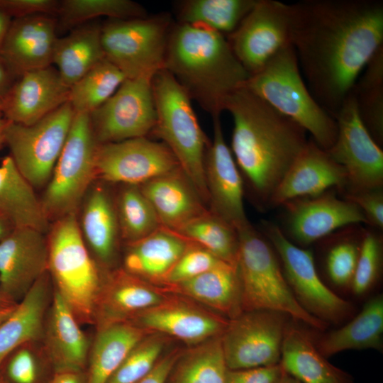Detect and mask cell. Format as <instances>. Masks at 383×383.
<instances>
[{
	"mask_svg": "<svg viewBox=\"0 0 383 383\" xmlns=\"http://www.w3.org/2000/svg\"><path fill=\"white\" fill-rule=\"evenodd\" d=\"M172 24L169 15L109 19L101 28L105 58L126 77H153L164 69Z\"/></svg>",
	"mask_w": 383,
	"mask_h": 383,
	"instance_id": "cell-9",
	"label": "cell"
},
{
	"mask_svg": "<svg viewBox=\"0 0 383 383\" xmlns=\"http://www.w3.org/2000/svg\"><path fill=\"white\" fill-rule=\"evenodd\" d=\"M14 228L11 223L0 214V242L8 236Z\"/></svg>",
	"mask_w": 383,
	"mask_h": 383,
	"instance_id": "cell-55",
	"label": "cell"
},
{
	"mask_svg": "<svg viewBox=\"0 0 383 383\" xmlns=\"http://www.w3.org/2000/svg\"><path fill=\"white\" fill-rule=\"evenodd\" d=\"M114 199L121 239L126 243L140 240L161 227L151 204L139 185L121 184Z\"/></svg>",
	"mask_w": 383,
	"mask_h": 383,
	"instance_id": "cell-40",
	"label": "cell"
},
{
	"mask_svg": "<svg viewBox=\"0 0 383 383\" xmlns=\"http://www.w3.org/2000/svg\"><path fill=\"white\" fill-rule=\"evenodd\" d=\"M257 0H187L179 4L178 23L200 25L226 37L232 34Z\"/></svg>",
	"mask_w": 383,
	"mask_h": 383,
	"instance_id": "cell-38",
	"label": "cell"
},
{
	"mask_svg": "<svg viewBox=\"0 0 383 383\" xmlns=\"http://www.w3.org/2000/svg\"><path fill=\"white\" fill-rule=\"evenodd\" d=\"M2 364H5L6 377L4 379L8 383H38L43 367L51 366L41 340L20 345Z\"/></svg>",
	"mask_w": 383,
	"mask_h": 383,
	"instance_id": "cell-44",
	"label": "cell"
},
{
	"mask_svg": "<svg viewBox=\"0 0 383 383\" xmlns=\"http://www.w3.org/2000/svg\"><path fill=\"white\" fill-rule=\"evenodd\" d=\"M18 77L0 57V102H3Z\"/></svg>",
	"mask_w": 383,
	"mask_h": 383,
	"instance_id": "cell-52",
	"label": "cell"
},
{
	"mask_svg": "<svg viewBox=\"0 0 383 383\" xmlns=\"http://www.w3.org/2000/svg\"><path fill=\"white\" fill-rule=\"evenodd\" d=\"M220 116L211 117L213 140L204 159L209 209L239 230L250 223L244 209L242 175L225 141Z\"/></svg>",
	"mask_w": 383,
	"mask_h": 383,
	"instance_id": "cell-17",
	"label": "cell"
},
{
	"mask_svg": "<svg viewBox=\"0 0 383 383\" xmlns=\"http://www.w3.org/2000/svg\"><path fill=\"white\" fill-rule=\"evenodd\" d=\"M70 87L52 65L21 74L2 102L8 121L31 125L68 102Z\"/></svg>",
	"mask_w": 383,
	"mask_h": 383,
	"instance_id": "cell-20",
	"label": "cell"
},
{
	"mask_svg": "<svg viewBox=\"0 0 383 383\" xmlns=\"http://www.w3.org/2000/svg\"><path fill=\"white\" fill-rule=\"evenodd\" d=\"M101 26L87 24L74 28L57 38L52 65L65 84L70 88L86 73L105 59L101 40Z\"/></svg>",
	"mask_w": 383,
	"mask_h": 383,
	"instance_id": "cell-33",
	"label": "cell"
},
{
	"mask_svg": "<svg viewBox=\"0 0 383 383\" xmlns=\"http://www.w3.org/2000/svg\"><path fill=\"white\" fill-rule=\"evenodd\" d=\"M163 292L122 267L106 271L96 301L94 325L98 330L130 321L165 301L167 298Z\"/></svg>",
	"mask_w": 383,
	"mask_h": 383,
	"instance_id": "cell-21",
	"label": "cell"
},
{
	"mask_svg": "<svg viewBox=\"0 0 383 383\" xmlns=\"http://www.w3.org/2000/svg\"><path fill=\"white\" fill-rule=\"evenodd\" d=\"M87 374L84 372H55L48 383H86Z\"/></svg>",
	"mask_w": 383,
	"mask_h": 383,
	"instance_id": "cell-53",
	"label": "cell"
},
{
	"mask_svg": "<svg viewBox=\"0 0 383 383\" xmlns=\"http://www.w3.org/2000/svg\"><path fill=\"white\" fill-rule=\"evenodd\" d=\"M11 18L0 9V49L11 23Z\"/></svg>",
	"mask_w": 383,
	"mask_h": 383,
	"instance_id": "cell-54",
	"label": "cell"
},
{
	"mask_svg": "<svg viewBox=\"0 0 383 383\" xmlns=\"http://www.w3.org/2000/svg\"><path fill=\"white\" fill-rule=\"evenodd\" d=\"M47 233L48 272L54 289L81 325H94L96 301L106 271L88 250L77 214L53 221Z\"/></svg>",
	"mask_w": 383,
	"mask_h": 383,
	"instance_id": "cell-4",
	"label": "cell"
},
{
	"mask_svg": "<svg viewBox=\"0 0 383 383\" xmlns=\"http://www.w3.org/2000/svg\"><path fill=\"white\" fill-rule=\"evenodd\" d=\"M2 102H0V109H1Z\"/></svg>",
	"mask_w": 383,
	"mask_h": 383,
	"instance_id": "cell-61",
	"label": "cell"
},
{
	"mask_svg": "<svg viewBox=\"0 0 383 383\" xmlns=\"http://www.w3.org/2000/svg\"><path fill=\"white\" fill-rule=\"evenodd\" d=\"M370 134L383 144V46L371 58L350 93Z\"/></svg>",
	"mask_w": 383,
	"mask_h": 383,
	"instance_id": "cell-37",
	"label": "cell"
},
{
	"mask_svg": "<svg viewBox=\"0 0 383 383\" xmlns=\"http://www.w3.org/2000/svg\"><path fill=\"white\" fill-rule=\"evenodd\" d=\"M279 383H301V382L284 371V373Z\"/></svg>",
	"mask_w": 383,
	"mask_h": 383,
	"instance_id": "cell-58",
	"label": "cell"
},
{
	"mask_svg": "<svg viewBox=\"0 0 383 383\" xmlns=\"http://www.w3.org/2000/svg\"><path fill=\"white\" fill-rule=\"evenodd\" d=\"M344 199L355 204L364 214L367 223L378 229L383 228L382 189L345 193Z\"/></svg>",
	"mask_w": 383,
	"mask_h": 383,
	"instance_id": "cell-48",
	"label": "cell"
},
{
	"mask_svg": "<svg viewBox=\"0 0 383 383\" xmlns=\"http://www.w3.org/2000/svg\"><path fill=\"white\" fill-rule=\"evenodd\" d=\"M67 304L53 288L41 342L54 372H83L91 342Z\"/></svg>",
	"mask_w": 383,
	"mask_h": 383,
	"instance_id": "cell-25",
	"label": "cell"
},
{
	"mask_svg": "<svg viewBox=\"0 0 383 383\" xmlns=\"http://www.w3.org/2000/svg\"><path fill=\"white\" fill-rule=\"evenodd\" d=\"M285 223L290 237L306 245L343 227L367 223L353 202L328 191L315 196L301 197L284 204Z\"/></svg>",
	"mask_w": 383,
	"mask_h": 383,
	"instance_id": "cell-19",
	"label": "cell"
},
{
	"mask_svg": "<svg viewBox=\"0 0 383 383\" xmlns=\"http://www.w3.org/2000/svg\"><path fill=\"white\" fill-rule=\"evenodd\" d=\"M226 38L250 76L257 73L292 45L289 4L257 0L237 29Z\"/></svg>",
	"mask_w": 383,
	"mask_h": 383,
	"instance_id": "cell-15",
	"label": "cell"
},
{
	"mask_svg": "<svg viewBox=\"0 0 383 383\" xmlns=\"http://www.w3.org/2000/svg\"><path fill=\"white\" fill-rule=\"evenodd\" d=\"M190 243L161 226L140 240L126 243L122 268L149 283L160 284Z\"/></svg>",
	"mask_w": 383,
	"mask_h": 383,
	"instance_id": "cell-29",
	"label": "cell"
},
{
	"mask_svg": "<svg viewBox=\"0 0 383 383\" xmlns=\"http://www.w3.org/2000/svg\"><path fill=\"white\" fill-rule=\"evenodd\" d=\"M345 185L343 168L311 139L286 172L269 204L282 206L294 199L320 195L333 187L343 190Z\"/></svg>",
	"mask_w": 383,
	"mask_h": 383,
	"instance_id": "cell-22",
	"label": "cell"
},
{
	"mask_svg": "<svg viewBox=\"0 0 383 383\" xmlns=\"http://www.w3.org/2000/svg\"><path fill=\"white\" fill-rule=\"evenodd\" d=\"M242 310L272 311L320 330L328 323L306 311L292 292L274 250L250 223L238 230Z\"/></svg>",
	"mask_w": 383,
	"mask_h": 383,
	"instance_id": "cell-6",
	"label": "cell"
},
{
	"mask_svg": "<svg viewBox=\"0 0 383 383\" xmlns=\"http://www.w3.org/2000/svg\"><path fill=\"white\" fill-rule=\"evenodd\" d=\"M284 370L280 363L245 370H228L225 383H279Z\"/></svg>",
	"mask_w": 383,
	"mask_h": 383,
	"instance_id": "cell-50",
	"label": "cell"
},
{
	"mask_svg": "<svg viewBox=\"0 0 383 383\" xmlns=\"http://www.w3.org/2000/svg\"><path fill=\"white\" fill-rule=\"evenodd\" d=\"M383 333V297L368 301L360 312L340 328L323 335L316 344L326 358L345 350H381Z\"/></svg>",
	"mask_w": 383,
	"mask_h": 383,
	"instance_id": "cell-35",
	"label": "cell"
},
{
	"mask_svg": "<svg viewBox=\"0 0 383 383\" xmlns=\"http://www.w3.org/2000/svg\"><path fill=\"white\" fill-rule=\"evenodd\" d=\"M233 118L231 150L255 196L270 202L286 172L305 147L306 131L245 87L226 100Z\"/></svg>",
	"mask_w": 383,
	"mask_h": 383,
	"instance_id": "cell-2",
	"label": "cell"
},
{
	"mask_svg": "<svg viewBox=\"0 0 383 383\" xmlns=\"http://www.w3.org/2000/svg\"><path fill=\"white\" fill-rule=\"evenodd\" d=\"M48 268L45 233L30 228H15L0 242V284L11 301L18 304Z\"/></svg>",
	"mask_w": 383,
	"mask_h": 383,
	"instance_id": "cell-18",
	"label": "cell"
},
{
	"mask_svg": "<svg viewBox=\"0 0 383 383\" xmlns=\"http://www.w3.org/2000/svg\"><path fill=\"white\" fill-rule=\"evenodd\" d=\"M8 121L4 117L1 110L0 109V149L5 145V128Z\"/></svg>",
	"mask_w": 383,
	"mask_h": 383,
	"instance_id": "cell-57",
	"label": "cell"
},
{
	"mask_svg": "<svg viewBox=\"0 0 383 383\" xmlns=\"http://www.w3.org/2000/svg\"><path fill=\"white\" fill-rule=\"evenodd\" d=\"M60 1L56 0H0V9L11 18L33 15H57Z\"/></svg>",
	"mask_w": 383,
	"mask_h": 383,
	"instance_id": "cell-49",
	"label": "cell"
},
{
	"mask_svg": "<svg viewBox=\"0 0 383 383\" xmlns=\"http://www.w3.org/2000/svg\"><path fill=\"white\" fill-rule=\"evenodd\" d=\"M180 167L162 142L148 137L98 144L96 179L121 184L141 185Z\"/></svg>",
	"mask_w": 383,
	"mask_h": 383,
	"instance_id": "cell-16",
	"label": "cell"
},
{
	"mask_svg": "<svg viewBox=\"0 0 383 383\" xmlns=\"http://www.w3.org/2000/svg\"><path fill=\"white\" fill-rule=\"evenodd\" d=\"M301 383H351L348 375L331 364L301 329L287 325L279 362Z\"/></svg>",
	"mask_w": 383,
	"mask_h": 383,
	"instance_id": "cell-31",
	"label": "cell"
},
{
	"mask_svg": "<svg viewBox=\"0 0 383 383\" xmlns=\"http://www.w3.org/2000/svg\"><path fill=\"white\" fill-rule=\"evenodd\" d=\"M0 383H8L0 374Z\"/></svg>",
	"mask_w": 383,
	"mask_h": 383,
	"instance_id": "cell-60",
	"label": "cell"
},
{
	"mask_svg": "<svg viewBox=\"0 0 383 383\" xmlns=\"http://www.w3.org/2000/svg\"><path fill=\"white\" fill-rule=\"evenodd\" d=\"M161 290L194 299L231 319L243 313L237 267L224 262L194 278L165 286Z\"/></svg>",
	"mask_w": 383,
	"mask_h": 383,
	"instance_id": "cell-30",
	"label": "cell"
},
{
	"mask_svg": "<svg viewBox=\"0 0 383 383\" xmlns=\"http://www.w3.org/2000/svg\"><path fill=\"white\" fill-rule=\"evenodd\" d=\"M80 207L77 221L88 250L103 270L115 269L121 235L114 199L104 186L93 183Z\"/></svg>",
	"mask_w": 383,
	"mask_h": 383,
	"instance_id": "cell-26",
	"label": "cell"
},
{
	"mask_svg": "<svg viewBox=\"0 0 383 383\" xmlns=\"http://www.w3.org/2000/svg\"><path fill=\"white\" fill-rule=\"evenodd\" d=\"M244 87L299 125L321 148L328 150L333 145L336 121L311 94L292 45L250 75Z\"/></svg>",
	"mask_w": 383,
	"mask_h": 383,
	"instance_id": "cell-5",
	"label": "cell"
},
{
	"mask_svg": "<svg viewBox=\"0 0 383 383\" xmlns=\"http://www.w3.org/2000/svg\"><path fill=\"white\" fill-rule=\"evenodd\" d=\"M155 334L138 343L106 383H135L145 377L159 360L165 344L163 335Z\"/></svg>",
	"mask_w": 383,
	"mask_h": 383,
	"instance_id": "cell-43",
	"label": "cell"
},
{
	"mask_svg": "<svg viewBox=\"0 0 383 383\" xmlns=\"http://www.w3.org/2000/svg\"><path fill=\"white\" fill-rule=\"evenodd\" d=\"M139 187L154 209L161 226L174 232L209 211L180 167Z\"/></svg>",
	"mask_w": 383,
	"mask_h": 383,
	"instance_id": "cell-27",
	"label": "cell"
},
{
	"mask_svg": "<svg viewBox=\"0 0 383 383\" xmlns=\"http://www.w3.org/2000/svg\"><path fill=\"white\" fill-rule=\"evenodd\" d=\"M221 262L206 249L191 242L160 284L168 286L190 279Z\"/></svg>",
	"mask_w": 383,
	"mask_h": 383,
	"instance_id": "cell-47",
	"label": "cell"
},
{
	"mask_svg": "<svg viewBox=\"0 0 383 383\" xmlns=\"http://www.w3.org/2000/svg\"><path fill=\"white\" fill-rule=\"evenodd\" d=\"M289 9L291 44L302 76L316 101L335 118L383 46V1L304 0Z\"/></svg>",
	"mask_w": 383,
	"mask_h": 383,
	"instance_id": "cell-1",
	"label": "cell"
},
{
	"mask_svg": "<svg viewBox=\"0 0 383 383\" xmlns=\"http://www.w3.org/2000/svg\"><path fill=\"white\" fill-rule=\"evenodd\" d=\"M130 322L145 331L174 337L188 344H199L221 335L228 322L195 306L166 299Z\"/></svg>",
	"mask_w": 383,
	"mask_h": 383,
	"instance_id": "cell-23",
	"label": "cell"
},
{
	"mask_svg": "<svg viewBox=\"0 0 383 383\" xmlns=\"http://www.w3.org/2000/svg\"><path fill=\"white\" fill-rule=\"evenodd\" d=\"M176 233L206 249L220 260L237 267L238 231L210 211L191 221Z\"/></svg>",
	"mask_w": 383,
	"mask_h": 383,
	"instance_id": "cell-39",
	"label": "cell"
},
{
	"mask_svg": "<svg viewBox=\"0 0 383 383\" xmlns=\"http://www.w3.org/2000/svg\"><path fill=\"white\" fill-rule=\"evenodd\" d=\"M16 304L9 300L3 292L0 284V311L6 310L15 307Z\"/></svg>",
	"mask_w": 383,
	"mask_h": 383,
	"instance_id": "cell-56",
	"label": "cell"
},
{
	"mask_svg": "<svg viewBox=\"0 0 383 383\" xmlns=\"http://www.w3.org/2000/svg\"><path fill=\"white\" fill-rule=\"evenodd\" d=\"M285 314L252 311L231 319L221 335L228 370H245L277 365L287 323Z\"/></svg>",
	"mask_w": 383,
	"mask_h": 383,
	"instance_id": "cell-14",
	"label": "cell"
},
{
	"mask_svg": "<svg viewBox=\"0 0 383 383\" xmlns=\"http://www.w3.org/2000/svg\"><path fill=\"white\" fill-rule=\"evenodd\" d=\"M98 143L89 113H75L70 130L40 201L49 219L77 214L96 179Z\"/></svg>",
	"mask_w": 383,
	"mask_h": 383,
	"instance_id": "cell-8",
	"label": "cell"
},
{
	"mask_svg": "<svg viewBox=\"0 0 383 383\" xmlns=\"http://www.w3.org/2000/svg\"><path fill=\"white\" fill-rule=\"evenodd\" d=\"M126 79L105 58L70 87L68 102L74 113H90L108 100Z\"/></svg>",
	"mask_w": 383,
	"mask_h": 383,
	"instance_id": "cell-41",
	"label": "cell"
},
{
	"mask_svg": "<svg viewBox=\"0 0 383 383\" xmlns=\"http://www.w3.org/2000/svg\"><path fill=\"white\" fill-rule=\"evenodd\" d=\"M362 238L345 236L328 250L326 268L330 279L337 286H350L360 253Z\"/></svg>",
	"mask_w": 383,
	"mask_h": 383,
	"instance_id": "cell-46",
	"label": "cell"
},
{
	"mask_svg": "<svg viewBox=\"0 0 383 383\" xmlns=\"http://www.w3.org/2000/svg\"><path fill=\"white\" fill-rule=\"evenodd\" d=\"M156 122L152 133L162 140L209 208L204 159L210 143L200 126L192 99L165 69L152 78Z\"/></svg>",
	"mask_w": 383,
	"mask_h": 383,
	"instance_id": "cell-7",
	"label": "cell"
},
{
	"mask_svg": "<svg viewBox=\"0 0 383 383\" xmlns=\"http://www.w3.org/2000/svg\"><path fill=\"white\" fill-rule=\"evenodd\" d=\"M152 78L126 79L108 100L89 113L99 144L152 133L156 122Z\"/></svg>",
	"mask_w": 383,
	"mask_h": 383,
	"instance_id": "cell-13",
	"label": "cell"
},
{
	"mask_svg": "<svg viewBox=\"0 0 383 383\" xmlns=\"http://www.w3.org/2000/svg\"><path fill=\"white\" fill-rule=\"evenodd\" d=\"M16 306L12 309L0 311V323L4 321L12 313Z\"/></svg>",
	"mask_w": 383,
	"mask_h": 383,
	"instance_id": "cell-59",
	"label": "cell"
},
{
	"mask_svg": "<svg viewBox=\"0 0 383 383\" xmlns=\"http://www.w3.org/2000/svg\"><path fill=\"white\" fill-rule=\"evenodd\" d=\"M382 260V240L372 231L362 235L360 253L351 282L356 295H362L370 291L377 281Z\"/></svg>",
	"mask_w": 383,
	"mask_h": 383,
	"instance_id": "cell-45",
	"label": "cell"
},
{
	"mask_svg": "<svg viewBox=\"0 0 383 383\" xmlns=\"http://www.w3.org/2000/svg\"><path fill=\"white\" fill-rule=\"evenodd\" d=\"M57 28H74L87 21L106 16L109 19L147 17L145 9L131 0H63L57 13Z\"/></svg>",
	"mask_w": 383,
	"mask_h": 383,
	"instance_id": "cell-42",
	"label": "cell"
},
{
	"mask_svg": "<svg viewBox=\"0 0 383 383\" xmlns=\"http://www.w3.org/2000/svg\"><path fill=\"white\" fill-rule=\"evenodd\" d=\"M264 226L281 260L285 279L300 305L327 323H340L350 317L353 305L323 282L316 270L313 252L295 245L277 226L265 223Z\"/></svg>",
	"mask_w": 383,
	"mask_h": 383,
	"instance_id": "cell-11",
	"label": "cell"
},
{
	"mask_svg": "<svg viewBox=\"0 0 383 383\" xmlns=\"http://www.w3.org/2000/svg\"><path fill=\"white\" fill-rule=\"evenodd\" d=\"M57 21L50 15L14 18L0 49V57L20 76L52 65Z\"/></svg>",
	"mask_w": 383,
	"mask_h": 383,
	"instance_id": "cell-24",
	"label": "cell"
},
{
	"mask_svg": "<svg viewBox=\"0 0 383 383\" xmlns=\"http://www.w3.org/2000/svg\"><path fill=\"white\" fill-rule=\"evenodd\" d=\"M336 139L328 150L344 170L345 193L380 189L383 185V151L361 121L350 94L335 116Z\"/></svg>",
	"mask_w": 383,
	"mask_h": 383,
	"instance_id": "cell-12",
	"label": "cell"
},
{
	"mask_svg": "<svg viewBox=\"0 0 383 383\" xmlns=\"http://www.w3.org/2000/svg\"><path fill=\"white\" fill-rule=\"evenodd\" d=\"M74 113L67 102L31 125L7 122L5 145L16 167L34 189L49 182Z\"/></svg>",
	"mask_w": 383,
	"mask_h": 383,
	"instance_id": "cell-10",
	"label": "cell"
},
{
	"mask_svg": "<svg viewBox=\"0 0 383 383\" xmlns=\"http://www.w3.org/2000/svg\"><path fill=\"white\" fill-rule=\"evenodd\" d=\"M148 334L130 321L96 330L89 351L86 383H106L130 350Z\"/></svg>",
	"mask_w": 383,
	"mask_h": 383,
	"instance_id": "cell-34",
	"label": "cell"
},
{
	"mask_svg": "<svg viewBox=\"0 0 383 383\" xmlns=\"http://www.w3.org/2000/svg\"><path fill=\"white\" fill-rule=\"evenodd\" d=\"M164 69L212 116L244 87L250 74L226 36L207 27L178 23L170 30Z\"/></svg>",
	"mask_w": 383,
	"mask_h": 383,
	"instance_id": "cell-3",
	"label": "cell"
},
{
	"mask_svg": "<svg viewBox=\"0 0 383 383\" xmlns=\"http://www.w3.org/2000/svg\"><path fill=\"white\" fill-rule=\"evenodd\" d=\"M52 295L53 286L47 272L0 323V367L6 357L20 345L41 340Z\"/></svg>",
	"mask_w": 383,
	"mask_h": 383,
	"instance_id": "cell-28",
	"label": "cell"
},
{
	"mask_svg": "<svg viewBox=\"0 0 383 383\" xmlns=\"http://www.w3.org/2000/svg\"><path fill=\"white\" fill-rule=\"evenodd\" d=\"M34 189L11 157H5L0 164V214L14 228H30L46 234L50 221Z\"/></svg>",
	"mask_w": 383,
	"mask_h": 383,
	"instance_id": "cell-32",
	"label": "cell"
},
{
	"mask_svg": "<svg viewBox=\"0 0 383 383\" xmlns=\"http://www.w3.org/2000/svg\"><path fill=\"white\" fill-rule=\"evenodd\" d=\"M228 371L220 335L181 353L167 383H225Z\"/></svg>",
	"mask_w": 383,
	"mask_h": 383,
	"instance_id": "cell-36",
	"label": "cell"
},
{
	"mask_svg": "<svg viewBox=\"0 0 383 383\" xmlns=\"http://www.w3.org/2000/svg\"><path fill=\"white\" fill-rule=\"evenodd\" d=\"M180 355V352L174 351L160 358L152 370L135 383H167L169 374Z\"/></svg>",
	"mask_w": 383,
	"mask_h": 383,
	"instance_id": "cell-51",
	"label": "cell"
}]
</instances>
